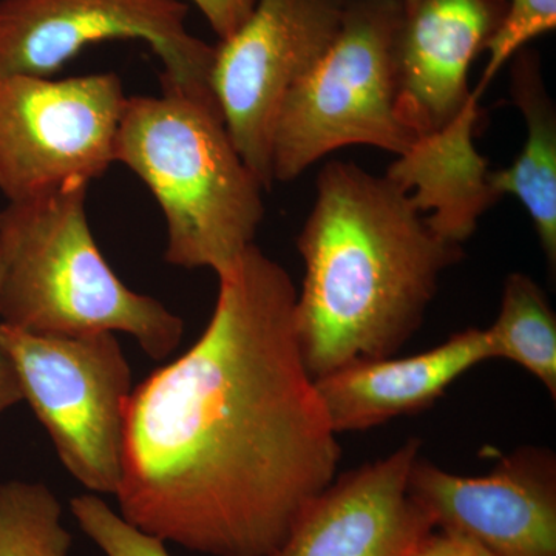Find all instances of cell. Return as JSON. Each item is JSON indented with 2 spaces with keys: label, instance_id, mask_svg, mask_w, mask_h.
<instances>
[{
  "label": "cell",
  "instance_id": "cell-1",
  "mask_svg": "<svg viewBox=\"0 0 556 556\" xmlns=\"http://www.w3.org/2000/svg\"><path fill=\"white\" fill-rule=\"evenodd\" d=\"M195 345L131 391L121 517L207 556H268L342 459L302 351L298 288L252 244Z\"/></svg>",
  "mask_w": 556,
  "mask_h": 556
},
{
  "label": "cell",
  "instance_id": "cell-2",
  "mask_svg": "<svg viewBox=\"0 0 556 556\" xmlns=\"http://www.w3.org/2000/svg\"><path fill=\"white\" fill-rule=\"evenodd\" d=\"M300 351L311 378L391 357L416 334L463 247L438 236L407 190L354 163L329 161L298 239Z\"/></svg>",
  "mask_w": 556,
  "mask_h": 556
},
{
  "label": "cell",
  "instance_id": "cell-3",
  "mask_svg": "<svg viewBox=\"0 0 556 556\" xmlns=\"http://www.w3.org/2000/svg\"><path fill=\"white\" fill-rule=\"evenodd\" d=\"M113 160L159 201L170 265L222 277L254 244L266 189L241 159L214 102L167 89L160 97L127 98Z\"/></svg>",
  "mask_w": 556,
  "mask_h": 556
},
{
  "label": "cell",
  "instance_id": "cell-4",
  "mask_svg": "<svg viewBox=\"0 0 556 556\" xmlns=\"http://www.w3.org/2000/svg\"><path fill=\"white\" fill-rule=\"evenodd\" d=\"M87 190L58 189L0 211V324L39 336L126 332L163 361L181 342L182 320L110 268L87 219Z\"/></svg>",
  "mask_w": 556,
  "mask_h": 556
},
{
  "label": "cell",
  "instance_id": "cell-5",
  "mask_svg": "<svg viewBox=\"0 0 556 556\" xmlns=\"http://www.w3.org/2000/svg\"><path fill=\"white\" fill-rule=\"evenodd\" d=\"M404 0H343L338 35L289 91L273 134V178L289 182L336 150L401 156L416 141L396 105L394 39Z\"/></svg>",
  "mask_w": 556,
  "mask_h": 556
},
{
  "label": "cell",
  "instance_id": "cell-6",
  "mask_svg": "<svg viewBox=\"0 0 556 556\" xmlns=\"http://www.w3.org/2000/svg\"><path fill=\"white\" fill-rule=\"evenodd\" d=\"M0 350L62 466L94 495H116L134 388L115 332L39 336L0 324Z\"/></svg>",
  "mask_w": 556,
  "mask_h": 556
},
{
  "label": "cell",
  "instance_id": "cell-7",
  "mask_svg": "<svg viewBox=\"0 0 556 556\" xmlns=\"http://www.w3.org/2000/svg\"><path fill=\"white\" fill-rule=\"evenodd\" d=\"M126 100L113 72L0 78V193L14 203L102 177Z\"/></svg>",
  "mask_w": 556,
  "mask_h": 556
},
{
  "label": "cell",
  "instance_id": "cell-8",
  "mask_svg": "<svg viewBox=\"0 0 556 556\" xmlns=\"http://www.w3.org/2000/svg\"><path fill=\"white\" fill-rule=\"evenodd\" d=\"M182 0H0V78H53L102 40L135 39L159 56L163 89L217 102L215 46L189 31Z\"/></svg>",
  "mask_w": 556,
  "mask_h": 556
},
{
  "label": "cell",
  "instance_id": "cell-9",
  "mask_svg": "<svg viewBox=\"0 0 556 556\" xmlns=\"http://www.w3.org/2000/svg\"><path fill=\"white\" fill-rule=\"evenodd\" d=\"M343 0H257L248 21L215 46L211 89L241 159L274 186L273 134L281 105L329 49Z\"/></svg>",
  "mask_w": 556,
  "mask_h": 556
},
{
  "label": "cell",
  "instance_id": "cell-10",
  "mask_svg": "<svg viewBox=\"0 0 556 556\" xmlns=\"http://www.w3.org/2000/svg\"><path fill=\"white\" fill-rule=\"evenodd\" d=\"M408 493L434 529L495 556H556V456L526 445L484 477H460L417 457Z\"/></svg>",
  "mask_w": 556,
  "mask_h": 556
},
{
  "label": "cell",
  "instance_id": "cell-11",
  "mask_svg": "<svg viewBox=\"0 0 556 556\" xmlns=\"http://www.w3.org/2000/svg\"><path fill=\"white\" fill-rule=\"evenodd\" d=\"M420 442L348 471L305 508L268 556H412L434 529L408 493Z\"/></svg>",
  "mask_w": 556,
  "mask_h": 556
},
{
  "label": "cell",
  "instance_id": "cell-12",
  "mask_svg": "<svg viewBox=\"0 0 556 556\" xmlns=\"http://www.w3.org/2000/svg\"><path fill=\"white\" fill-rule=\"evenodd\" d=\"M506 0H413L394 39L396 105L416 138L437 134L463 112L468 72L496 31Z\"/></svg>",
  "mask_w": 556,
  "mask_h": 556
},
{
  "label": "cell",
  "instance_id": "cell-13",
  "mask_svg": "<svg viewBox=\"0 0 556 556\" xmlns=\"http://www.w3.org/2000/svg\"><path fill=\"white\" fill-rule=\"evenodd\" d=\"M486 361L492 356L485 329L470 328L415 356L354 362L314 379V387L336 434L364 431L431 407Z\"/></svg>",
  "mask_w": 556,
  "mask_h": 556
},
{
  "label": "cell",
  "instance_id": "cell-14",
  "mask_svg": "<svg viewBox=\"0 0 556 556\" xmlns=\"http://www.w3.org/2000/svg\"><path fill=\"white\" fill-rule=\"evenodd\" d=\"M479 98L473 90L447 127L416 138L386 174L407 190L438 236L460 247L473 236L486 208L500 200L490 186L489 161L475 146Z\"/></svg>",
  "mask_w": 556,
  "mask_h": 556
},
{
  "label": "cell",
  "instance_id": "cell-15",
  "mask_svg": "<svg viewBox=\"0 0 556 556\" xmlns=\"http://www.w3.org/2000/svg\"><path fill=\"white\" fill-rule=\"evenodd\" d=\"M510 93L526 123V141L511 166L490 172L497 199L515 197L529 212L548 268L556 266V112L535 51L511 58Z\"/></svg>",
  "mask_w": 556,
  "mask_h": 556
},
{
  "label": "cell",
  "instance_id": "cell-16",
  "mask_svg": "<svg viewBox=\"0 0 556 556\" xmlns=\"http://www.w3.org/2000/svg\"><path fill=\"white\" fill-rule=\"evenodd\" d=\"M485 332L492 361L515 362L556 397V316L532 277L511 273L506 278L500 314Z\"/></svg>",
  "mask_w": 556,
  "mask_h": 556
},
{
  "label": "cell",
  "instance_id": "cell-17",
  "mask_svg": "<svg viewBox=\"0 0 556 556\" xmlns=\"http://www.w3.org/2000/svg\"><path fill=\"white\" fill-rule=\"evenodd\" d=\"M56 495L40 482L0 484V556H68Z\"/></svg>",
  "mask_w": 556,
  "mask_h": 556
},
{
  "label": "cell",
  "instance_id": "cell-18",
  "mask_svg": "<svg viewBox=\"0 0 556 556\" xmlns=\"http://www.w3.org/2000/svg\"><path fill=\"white\" fill-rule=\"evenodd\" d=\"M556 28V0H506V11L489 43V60L477 86L481 97L501 68L533 39Z\"/></svg>",
  "mask_w": 556,
  "mask_h": 556
},
{
  "label": "cell",
  "instance_id": "cell-19",
  "mask_svg": "<svg viewBox=\"0 0 556 556\" xmlns=\"http://www.w3.org/2000/svg\"><path fill=\"white\" fill-rule=\"evenodd\" d=\"M70 510L105 556H172L166 541L130 525L94 493L73 497Z\"/></svg>",
  "mask_w": 556,
  "mask_h": 556
},
{
  "label": "cell",
  "instance_id": "cell-20",
  "mask_svg": "<svg viewBox=\"0 0 556 556\" xmlns=\"http://www.w3.org/2000/svg\"><path fill=\"white\" fill-rule=\"evenodd\" d=\"M192 2L206 17L207 24L218 39L226 40L248 21L257 0H192Z\"/></svg>",
  "mask_w": 556,
  "mask_h": 556
},
{
  "label": "cell",
  "instance_id": "cell-21",
  "mask_svg": "<svg viewBox=\"0 0 556 556\" xmlns=\"http://www.w3.org/2000/svg\"><path fill=\"white\" fill-rule=\"evenodd\" d=\"M412 556H495L486 551L477 541L447 532V530L433 529L415 548Z\"/></svg>",
  "mask_w": 556,
  "mask_h": 556
},
{
  "label": "cell",
  "instance_id": "cell-22",
  "mask_svg": "<svg viewBox=\"0 0 556 556\" xmlns=\"http://www.w3.org/2000/svg\"><path fill=\"white\" fill-rule=\"evenodd\" d=\"M3 260L0 254V278H2ZM24 401L20 378H17L16 369L7 354L0 350V415L13 405Z\"/></svg>",
  "mask_w": 556,
  "mask_h": 556
},
{
  "label": "cell",
  "instance_id": "cell-23",
  "mask_svg": "<svg viewBox=\"0 0 556 556\" xmlns=\"http://www.w3.org/2000/svg\"><path fill=\"white\" fill-rule=\"evenodd\" d=\"M405 3H412L413 0H404Z\"/></svg>",
  "mask_w": 556,
  "mask_h": 556
}]
</instances>
